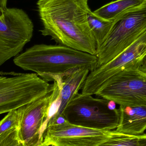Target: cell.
I'll use <instances>...</instances> for the list:
<instances>
[{"label": "cell", "instance_id": "5", "mask_svg": "<svg viewBox=\"0 0 146 146\" xmlns=\"http://www.w3.org/2000/svg\"><path fill=\"white\" fill-rule=\"evenodd\" d=\"M12 74L14 76H0V115L31 103L54 88V83L35 73Z\"/></svg>", "mask_w": 146, "mask_h": 146}, {"label": "cell", "instance_id": "22", "mask_svg": "<svg viewBox=\"0 0 146 146\" xmlns=\"http://www.w3.org/2000/svg\"><path fill=\"white\" fill-rule=\"evenodd\" d=\"M17 146H25V145H24V143H21L20 144H19V145H17Z\"/></svg>", "mask_w": 146, "mask_h": 146}, {"label": "cell", "instance_id": "23", "mask_svg": "<svg viewBox=\"0 0 146 146\" xmlns=\"http://www.w3.org/2000/svg\"><path fill=\"white\" fill-rule=\"evenodd\" d=\"M145 1H146V0H145Z\"/></svg>", "mask_w": 146, "mask_h": 146}, {"label": "cell", "instance_id": "12", "mask_svg": "<svg viewBox=\"0 0 146 146\" xmlns=\"http://www.w3.org/2000/svg\"><path fill=\"white\" fill-rule=\"evenodd\" d=\"M117 132L134 135L144 134L146 129V106L120 105Z\"/></svg>", "mask_w": 146, "mask_h": 146}, {"label": "cell", "instance_id": "6", "mask_svg": "<svg viewBox=\"0 0 146 146\" xmlns=\"http://www.w3.org/2000/svg\"><path fill=\"white\" fill-rule=\"evenodd\" d=\"M95 95L120 106H146V73L137 66L126 68L106 81Z\"/></svg>", "mask_w": 146, "mask_h": 146}, {"label": "cell", "instance_id": "8", "mask_svg": "<svg viewBox=\"0 0 146 146\" xmlns=\"http://www.w3.org/2000/svg\"><path fill=\"white\" fill-rule=\"evenodd\" d=\"M145 55L146 31L113 60L90 72L84 82L81 93L96 94L108 79L126 68L138 66Z\"/></svg>", "mask_w": 146, "mask_h": 146}, {"label": "cell", "instance_id": "2", "mask_svg": "<svg viewBox=\"0 0 146 146\" xmlns=\"http://www.w3.org/2000/svg\"><path fill=\"white\" fill-rule=\"evenodd\" d=\"M15 64L25 71L35 73L48 81L50 76L77 68H97V56L60 44H38L15 57Z\"/></svg>", "mask_w": 146, "mask_h": 146}, {"label": "cell", "instance_id": "3", "mask_svg": "<svg viewBox=\"0 0 146 146\" xmlns=\"http://www.w3.org/2000/svg\"><path fill=\"white\" fill-rule=\"evenodd\" d=\"M146 31V3L115 20L106 39L97 47V68L113 60Z\"/></svg>", "mask_w": 146, "mask_h": 146}, {"label": "cell", "instance_id": "11", "mask_svg": "<svg viewBox=\"0 0 146 146\" xmlns=\"http://www.w3.org/2000/svg\"><path fill=\"white\" fill-rule=\"evenodd\" d=\"M90 72L88 69L85 68L74 69L66 73L61 80L55 81L58 83L60 89V103L58 112L52 117H63V112L66 106L79 93V90L82 89Z\"/></svg>", "mask_w": 146, "mask_h": 146}, {"label": "cell", "instance_id": "1", "mask_svg": "<svg viewBox=\"0 0 146 146\" xmlns=\"http://www.w3.org/2000/svg\"><path fill=\"white\" fill-rule=\"evenodd\" d=\"M43 36L60 45L96 56L97 43L87 19L88 0H38Z\"/></svg>", "mask_w": 146, "mask_h": 146}, {"label": "cell", "instance_id": "15", "mask_svg": "<svg viewBox=\"0 0 146 146\" xmlns=\"http://www.w3.org/2000/svg\"><path fill=\"white\" fill-rule=\"evenodd\" d=\"M141 136L120 133L115 129L109 138L99 146H138Z\"/></svg>", "mask_w": 146, "mask_h": 146}, {"label": "cell", "instance_id": "17", "mask_svg": "<svg viewBox=\"0 0 146 146\" xmlns=\"http://www.w3.org/2000/svg\"><path fill=\"white\" fill-rule=\"evenodd\" d=\"M138 69L145 73H146V55L141 60L139 65L137 66Z\"/></svg>", "mask_w": 146, "mask_h": 146}, {"label": "cell", "instance_id": "13", "mask_svg": "<svg viewBox=\"0 0 146 146\" xmlns=\"http://www.w3.org/2000/svg\"><path fill=\"white\" fill-rule=\"evenodd\" d=\"M146 3L145 0H116L94 11L95 15L108 20H115L119 16Z\"/></svg>", "mask_w": 146, "mask_h": 146}, {"label": "cell", "instance_id": "7", "mask_svg": "<svg viewBox=\"0 0 146 146\" xmlns=\"http://www.w3.org/2000/svg\"><path fill=\"white\" fill-rule=\"evenodd\" d=\"M34 26L20 9L7 8L0 17V66L21 52L33 35Z\"/></svg>", "mask_w": 146, "mask_h": 146}, {"label": "cell", "instance_id": "14", "mask_svg": "<svg viewBox=\"0 0 146 146\" xmlns=\"http://www.w3.org/2000/svg\"><path fill=\"white\" fill-rule=\"evenodd\" d=\"M87 19L90 28L93 33L97 43V48L100 45L110 34L115 20H108L95 15L89 9L87 13Z\"/></svg>", "mask_w": 146, "mask_h": 146}, {"label": "cell", "instance_id": "16", "mask_svg": "<svg viewBox=\"0 0 146 146\" xmlns=\"http://www.w3.org/2000/svg\"><path fill=\"white\" fill-rule=\"evenodd\" d=\"M25 106L9 111L0 121V135L10 129L19 128Z\"/></svg>", "mask_w": 146, "mask_h": 146}, {"label": "cell", "instance_id": "9", "mask_svg": "<svg viewBox=\"0 0 146 146\" xmlns=\"http://www.w3.org/2000/svg\"><path fill=\"white\" fill-rule=\"evenodd\" d=\"M54 84L48 94L25 106L19 131L25 146H38L43 142L50 107L60 96L59 85L55 81Z\"/></svg>", "mask_w": 146, "mask_h": 146}, {"label": "cell", "instance_id": "21", "mask_svg": "<svg viewBox=\"0 0 146 146\" xmlns=\"http://www.w3.org/2000/svg\"><path fill=\"white\" fill-rule=\"evenodd\" d=\"M38 146H55L52 145H46V144H44V143H42V144H40Z\"/></svg>", "mask_w": 146, "mask_h": 146}, {"label": "cell", "instance_id": "10", "mask_svg": "<svg viewBox=\"0 0 146 146\" xmlns=\"http://www.w3.org/2000/svg\"><path fill=\"white\" fill-rule=\"evenodd\" d=\"M113 130L78 126L66 120L61 123L49 121L42 143L55 146H99L109 138Z\"/></svg>", "mask_w": 146, "mask_h": 146}, {"label": "cell", "instance_id": "19", "mask_svg": "<svg viewBox=\"0 0 146 146\" xmlns=\"http://www.w3.org/2000/svg\"><path fill=\"white\" fill-rule=\"evenodd\" d=\"M7 0H0V8L4 10L7 8Z\"/></svg>", "mask_w": 146, "mask_h": 146}, {"label": "cell", "instance_id": "18", "mask_svg": "<svg viewBox=\"0 0 146 146\" xmlns=\"http://www.w3.org/2000/svg\"><path fill=\"white\" fill-rule=\"evenodd\" d=\"M138 146H146V134L141 135Z\"/></svg>", "mask_w": 146, "mask_h": 146}, {"label": "cell", "instance_id": "4", "mask_svg": "<svg viewBox=\"0 0 146 146\" xmlns=\"http://www.w3.org/2000/svg\"><path fill=\"white\" fill-rule=\"evenodd\" d=\"M110 100L78 93L66 106L63 116L70 123L102 130L116 129L120 120L119 109L111 110Z\"/></svg>", "mask_w": 146, "mask_h": 146}, {"label": "cell", "instance_id": "20", "mask_svg": "<svg viewBox=\"0 0 146 146\" xmlns=\"http://www.w3.org/2000/svg\"><path fill=\"white\" fill-rule=\"evenodd\" d=\"M4 10H3L2 9H1L0 8V17H1V16L3 15Z\"/></svg>", "mask_w": 146, "mask_h": 146}]
</instances>
